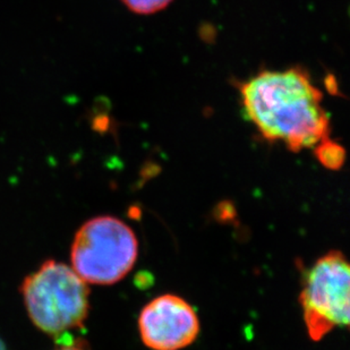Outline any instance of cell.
<instances>
[{"instance_id":"1","label":"cell","mask_w":350,"mask_h":350,"mask_svg":"<svg viewBox=\"0 0 350 350\" xmlns=\"http://www.w3.org/2000/svg\"><path fill=\"white\" fill-rule=\"evenodd\" d=\"M241 96L246 116L261 135L284 143L293 152L315 146L329 136L323 94L305 70H265L241 84Z\"/></svg>"},{"instance_id":"2","label":"cell","mask_w":350,"mask_h":350,"mask_svg":"<svg viewBox=\"0 0 350 350\" xmlns=\"http://www.w3.org/2000/svg\"><path fill=\"white\" fill-rule=\"evenodd\" d=\"M22 291L31 320L51 336L81 327L89 313L85 281L73 269L53 260L29 275Z\"/></svg>"},{"instance_id":"3","label":"cell","mask_w":350,"mask_h":350,"mask_svg":"<svg viewBox=\"0 0 350 350\" xmlns=\"http://www.w3.org/2000/svg\"><path fill=\"white\" fill-rule=\"evenodd\" d=\"M137 252V239L129 226L113 217H98L75 236L73 270L85 282L113 284L132 270Z\"/></svg>"},{"instance_id":"4","label":"cell","mask_w":350,"mask_h":350,"mask_svg":"<svg viewBox=\"0 0 350 350\" xmlns=\"http://www.w3.org/2000/svg\"><path fill=\"white\" fill-rule=\"evenodd\" d=\"M349 299L347 258L341 252H330L308 271L299 297L312 340L320 341L336 327H348Z\"/></svg>"},{"instance_id":"5","label":"cell","mask_w":350,"mask_h":350,"mask_svg":"<svg viewBox=\"0 0 350 350\" xmlns=\"http://www.w3.org/2000/svg\"><path fill=\"white\" fill-rule=\"evenodd\" d=\"M139 329L150 349L179 350L196 339L200 321L187 301L175 295H163L143 308Z\"/></svg>"},{"instance_id":"6","label":"cell","mask_w":350,"mask_h":350,"mask_svg":"<svg viewBox=\"0 0 350 350\" xmlns=\"http://www.w3.org/2000/svg\"><path fill=\"white\" fill-rule=\"evenodd\" d=\"M314 154L325 168L330 170H339L346 160L344 148L334 141H331L329 136L317 143Z\"/></svg>"},{"instance_id":"7","label":"cell","mask_w":350,"mask_h":350,"mask_svg":"<svg viewBox=\"0 0 350 350\" xmlns=\"http://www.w3.org/2000/svg\"><path fill=\"white\" fill-rule=\"evenodd\" d=\"M133 13L150 15L165 10L172 0H120Z\"/></svg>"},{"instance_id":"8","label":"cell","mask_w":350,"mask_h":350,"mask_svg":"<svg viewBox=\"0 0 350 350\" xmlns=\"http://www.w3.org/2000/svg\"><path fill=\"white\" fill-rule=\"evenodd\" d=\"M58 350H84L83 348L79 347V345L70 344L66 345V346H63V347L59 348Z\"/></svg>"}]
</instances>
